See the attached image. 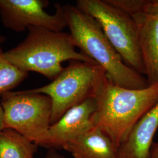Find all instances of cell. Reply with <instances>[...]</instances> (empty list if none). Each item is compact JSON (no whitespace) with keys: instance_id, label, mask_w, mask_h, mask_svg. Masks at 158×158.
Wrapping results in <instances>:
<instances>
[{"instance_id":"obj_14","label":"cell","mask_w":158,"mask_h":158,"mask_svg":"<svg viewBox=\"0 0 158 158\" xmlns=\"http://www.w3.org/2000/svg\"><path fill=\"white\" fill-rule=\"evenodd\" d=\"M43 158H66L57 152L55 149H49L48 152L46 153L45 156Z\"/></svg>"},{"instance_id":"obj_9","label":"cell","mask_w":158,"mask_h":158,"mask_svg":"<svg viewBox=\"0 0 158 158\" xmlns=\"http://www.w3.org/2000/svg\"><path fill=\"white\" fill-rule=\"evenodd\" d=\"M96 109L94 98H88L69 109L56 123L51 125L45 148L63 149L68 143L93 128L92 116Z\"/></svg>"},{"instance_id":"obj_4","label":"cell","mask_w":158,"mask_h":158,"mask_svg":"<svg viewBox=\"0 0 158 158\" xmlns=\"http://www.w3.org/2000/svg\"><path fill=\"white\" fill-rule=\"evenodd\" d=\"M107 76L104 70L97 63L70 60L49 84L28 90L51 98L52 125L71 108L88 98H94Z\"/></svg>"},{"instance_id":"obj_5","label":"cell","mask_w":158,"mask_h":158,"mask_svg":"<svg viewBox=\"0 0 158 158\" xmlns=\"http://www.w3.org/2000/svg\"><path fill=\"white\" fill-rule=\"evenodd\" d=\"M76 6L98 23L124 62L145 76L138 29L133 18L109 0H78Z\"/></svg>"},{"instance_id":"obj_16","label":"cell","mask_w":158,"mask_h":158,"mask_svg":"<svg viewBox=\"0 0 158 158\" xmlns=\"http://www.w3.org/2000/svg\"><path fill=\"white\" fill-rule=\"evenodd\" d=\"M4 128V111L0 102V131Z\"/></svg>"},{"instance_id":"obj_6","label":"cell","mask_w":158,"mask_h":158,"mask_svg":"<svg viewBox=\"0 0 158 158\" xmlns=\"http://www.w3.org/2000/svg\"><path fill=\"white\" fill-rule=\"evenodd\" d=\"M4 128H12L45 147L51 126L52 101L47 95L28 90L10 91L0 95Z\"/></svg>"},{"instance_id":"obj_17","label":"cell","mask_w":158,"mask_h":158,"mask_svg":"<svg viewBox=\"0 0 158 158\" xmlns=\"http://www.w3.org/2000/svg\"><path fill=\"white\" fill-rule=\"evenodd\" d=\"M6 40V37H5L4 36H3V35H2L0 34V44L2 45Z\"/></svg>"},{"instance_id":"obj_2","label":"cell","mask_w":158,"mask_h":158,"mask_svg":"<svg viewBox=\"0 0 158 158\" xmlns=\"http://www.w3.org/2000/svg\"><path fill=\"white\" fill-rule=\"evenodd\" d=\"M64 15L76 48L106 72L119 87L139 90L149 86L147 77L127 65L108 40L98 23L76 6H62Z\"/></svg>"},{"instance_id":"obj_13","label":"cell","mask_w":158,"mask_h":158,"mask_svg":"<svg viewBox=\"0 0 158 158\" xmlns=\"http://www.w3.org/2000/svg\"><path fill=\"white\" fill-rule=\"evenodd\" d=\"M28 73L6 58L0 44V95L11 91L28 76Z\"/></svg>"},{"instance_id":"obj_3","label":"cell","mask_w":158,"mask_h":158,"mask_svg":"<svg viewBox=\"0 0 158 158\" xmlns=\"http://www.w3.org/2000/svg\"><path fill=\"white\" fill-rule=\"evenodd\" d=\"M27 29L25 39L4 52L6 58L22 70L40 74L52 81L63 70L64 61L96 63L82 52L76 51L70 34L38 27H29Z\"/></svg>"},{"instance_id":"obj_15","label":"cell","mask_w":158,"mask_h":158,"mask_svg":"<svg viewBox=\"0 0 158 158\" xmlns=\"http://www.w3.org/2000/svg\"><path fill=\"white\" fill-rule=\"evenodd\" d=\"M149 158H158V142H153L150 151Z\"/></svg>"},{"instance_id":"obj_8","label":"cell","mask_w":158,"mask_h":158,"mask_svg":"<svg viewBox=\"0 0 158 158\" xmlns=\"http://www.w3.org/2000/svg\"><path fill=\"white\" fill-rule=\"evenodd\" d=\"M46 0H0V18L4 27L17 32L29 27H38L55 32L67 28L62 6L55 4L56 11L48 14Z\"/></svg>"},{"instance_id":"obj_7","label":"cell","mask_w":158,"mask_h":158,"mask_svg":"<svg viewBox=\"0 0 158 158\" xmlns=\"http://www.w3.org/2000/svg\"><path fill=\"white\" fill-rule=\"evenodd\" d=\"M133 18L149 85L158 84V0H109Z\"/></svg>"},{"instance_id":"obj_10","label":"cell","mask_w":158,"mask_h":158,"mask_svg":"<svg viewBox=\"0 0 158 158\" xmlns=\"http://www.w3.org/2000/svg\"><path fill=\"white\" fill-rule=\"evenodd\" d=\"M158 128V102L134 127L117 149V158H149Z\"/></svg>"},{"instance_id":"obj_1","label":"cell","mask_w":158,"mask_h":158,"mask_svg":"<svg viewBox=\"0 0 158 158\" xmlns=\"http://www.w3.org/2000/svg\"><path fill=\"white\" fill-rule=\"evenodd\" d=\"M94 99V127L111 139L117 149L142 117L158 102V84L136 90L118 86L107 76Z\"/></svg>"},{"instance_id":"obj_12","label":"cell","mask_w":158,"mask_h":158,"mask_svg":"<svg viewBox=\"0 0 158 158\" xmlns=\"http://www.w3.org/2000/svg\"><path fill=\"white\" fill-rule=\"evenodd\" d=\"M38 147L14 129L0 131V158H34Z\"/></svg>"},{"instance_id":"obj_11","label":"cell","mask_w":158,"mask_h":158,"mask_svg":"<svg viewBox=\"0 0 158 158\" xmlns=\"http://www.w3.org/2000/svg\"><path fill=\"white\" fill-rule=\"evenodd\" d=\"M63 149L74 158H117V149L111 139L95 127L68 143Z\"/></svg>"}]
</instances>
